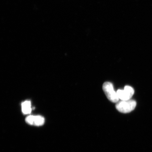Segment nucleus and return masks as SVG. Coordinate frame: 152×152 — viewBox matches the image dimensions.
<instances>
[{"label": "nucleus", "instance_id": "obj_1", "mask_svg": "<svg viewBox=\"0 0 152 152\" xmlns=\"http://www.w3.org/2000/svg\"><path fill=\"white\" fill-rule=\"evenodd\" d=\"M136 104V102L134 100H121L117 102L115 107L120 113H126L133 111L135 108Z\"/></svg>", "mask_w": 152, "mask_h": 152}, {"label": "nucleus", "instance_id": "obj_2", "mask_svg": "<svg viewBox=\"0 0 152 152\" xmlns=\"http://www.w3.org/2000/svg\"><path fill=\"white\" fill-rule=\"evenodd\" d=\"M102 89L108 99L110 101L113 103H117L119 101L117 92H115L114 90L113 85L111 83L106 82L104 83Z\"/></svg>", "mask_w": 152, "mask_h": 152}, {"label": "nucleus", "instance_id": "obj_3", "mask_svg": "<svg viewBox=\"0 0 152 152\" xmlns=\"http://www.w3.org/2000/svg\"><path fill=\"white\" fill-rule=\"evenodd\" d=\"M134 92V88L129 86H125L124 90H118L117 91L118 96L121 100H130Z\"/></svg>", "mask_w": 152, "mask_h": 152}, {"label": "nucleus", "instance_id": "obj_4", "mask_svg": "<svg viewBox=\"0 0 152 152\" xmlns=\"http://www.w3.org/2000/svg\"><path fill=\"white\" fill-rule=\"evenodd\" d=\"M26 121L28 124L39 126L44 124L45 119L40 115H30L26 118Z\"/></svg>", "mask_w": 152, "mask_h": 152}, {"label": "nucleus", "instance_id": "obj_5", "mask_svg": "<svg viewBox=\"0 0 152 152\" xmlns=\"http://www.w3.org/2000/svg\"><path fill=\"white\" fill-rule=\"evenodd\" d=\"M22 110L23 113L25 115H28L32 111L31 102L26 100L22 102Z\"/></svg>", "mask_w": 152, "mask_h": 152}]
</instances>
